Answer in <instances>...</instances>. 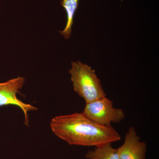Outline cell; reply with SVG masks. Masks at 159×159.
<instances>
[{
	"mask_svg": "<svg viewBox=\"0 0 159 159\" xmlns=\"http://www.w3.org/2000/svg\"><path fill=\"white\" fill-rule=\"evenodd\" d=\"M74 91L86 103L106 97L100 80L90 66L80 61H73L69 71Z\"/></svg>",
	"mask_w": 159,
	"mask_h": 159,
	"instance_id": "obj_2",
	"label": "cell"
},
{
	"mask_svg": "<svg viewBox=\"0 0 159 159\" xmlns=\"http://www.w3.org/2000/svg\"><path fill=\"white\" fill-rule=\"evenodd\" d=\"M79 0H61V4L65 9L67 15V21L65 28L60 33L66 39L70 37L72 28L74 24V15L78 6Z\"/></svg>",
	"mask_w": 159,
	"mask_h": 159,
	"instance_id": "obj_6",
	"label": "cell"
},
{
	"mask_svg": "<svg viewBox=\"0 0 159 159\" xmlns=\"http://www.w3.org/2000/svg\"><path fill=\"white\" fill-rule=\"evenodd\" d=\"M25 79L18 77L6 82L0 83V107L14 105L19 107L24 113L25 125L29 126V112L37 110L34 106L25 103L17 97V94L22 88Z\"/></svg>",
	"mask_w": 159,
	"mask_h": 159,
	"instance_id": "obj_4",
	"label": "cell"
},
{
	"mask_svg": "<svg viewBox=\"0 0 159 159\" xmlns=\"http://www.w3.org/2000/svg\"><path fill=\"white\" fill-rule=\"evenodd\" d=\"M117 150L119 159H145L147 145L140 141L135 129L130 127L125 134L124 143Z\"/></svg>",
	"mask_w": 159,
	"mask_h": 159,
	"instance_id": "obj_5",
	"label": "cell"
},
{
	"mask_svg": "<svg viewBox=\"0 0 159 159\" xmlns=\"http://www.w3.org/2000/svg\"><path fill=\"white\" fill-rule=\"evenodd\" d=\"M87 159H119L117 148L112 146L111 143L95 147L89 150L85 156Z\"/></svg>",
	"mask_w": 159,
	"mask_h": 159,
	"instance_id": "obj_7",
	"label": "cell"
},
{
	"mask_svg": "<svg viewBox=\"0 0 159 159\" xmlns=\"http://www.w3.org/2000/svg\"><path fill=\"white\" fill-rule=\"evenodd\" d=\"M50 126L56 136L70 145L96 147L121 140L112 126L99 125L82 113L54 117Z\"/></svg>",
	"mask_w": 159,
	"mask_h": 159,
	"instance_id": "obj_1",
	"label": "cell"
},
{
	"mask_svg": "<svg viewBox=\"0 0 159 159\" xmlns=\"http://www.w3.org/2000/svg\"><path fill=\"white\" fill-rule=\"evenodd\" d=\"M87 118L99 125L111 126L125 118L123 110L115 108L113 102L106 97L86 103L82 112Z\"/></svg>",
	"mask_w": 159,
	"mask_h": 159,
	"instance_id": "obj_3",
	"label": "cell"
}]
</instances>
